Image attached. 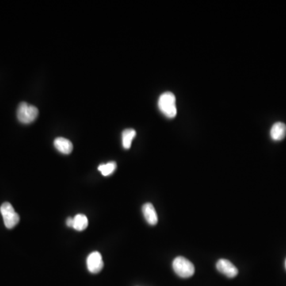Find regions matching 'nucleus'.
Listing matches in <instances>:
<instances>
[{
    "label": "nucleus",
    "instance_id": "obj_9",
    "mask_svg": "<svg viewBox=\"0 0 286 286\" xmlns=\"http://www.w3.org/2000/svg\"><path fill=\"white\" fill-rule=\"evenodd\" d=\"M271 138L274 141H281L286 136V125L284 123H276L271 127Z\"/></svg>",
    "mask_w": 286,
    "mask_h": 286
},
{
    "label": "nucleus",
    "instance_id": "obj_12",
    "mask_svg": "<svg viewBox=\"0 0 286 286\" xmlns=\"http://www.w3.org/2000/svg\"><path fill=\"white\" fill-rule=\"evenodd\" d=\"M117 167V165L115 163V161H111L107 164H102L98 167V170L100 173H102L103 176L104 177H108L110 175L112 174L115 171Z\"/></svg>",
    "mask_w": 286,
    "mask_h": 286
},
{
    "label": "nucleus",
    "instance_id": "obj_6",
    "mask_svg": "<svg viewBox=\"0 0 286 286\" xmlns=\"http://www.w3.org/2000/svg\"><path fill=\"white\" fill-rule=\"evenodd\" d=\"M216 268H217L219 272L223 273L225 276H227L229 278H233L238 275V270L237 267L227 259L221 258L216 263Z\"/></svg>",
    "mask_w": 286,
    "mask_h": 286
},
{
    "label": "nucleus",
    "instance_id": "obj_14",
    "mask_svg": "<svg viewBox=\"0 0 286 286\" xmlns=\"http://www.w3.org/2000/svg\"><path fill=\"white\" fill-rule=\"evenodd\" d=\"M285 268H286V260H285Z\"/></svg>",
    "mask_w": 286,
    "mask_h": 286
},
{
    "label": "nucleus",
    "instance_id": "obj_3",
    "mask_svg": "<svg viewBox=\"0 0 286 286\" xmlns=\"http://www.w3.org/2000/svg\"><path fill=\"white\" fill-rule=\"evenodd\" d=\"M39 116V109L34 105L23 102L19 105L17 110V118L20 123L30 124L33 123Z\"/></svg>",
    "mask_w": 286,
    "mask_h": 286
},
{
    "label": "nucleus",
    "instance_id": "obj_2",
    "mask_svg": "<svg viewBox=\"0 0 286 286\" xmlns=\"http://www.w3.org/2000/svg\"><path fill=\"white\" fill-rule=\"evenodd\" d=\"M173 269L175 273L182 278H188L195 273L194 265L184 257H177L173 261Z\"/></svg>",
    "mask_w": 286,
    "mask_h": 286
},
{
    "label": "nucleus",
    "instance_id": "obj_10",
    "mask_svg": "<svg viewBox=\"0 0 286 286\" xmlns=\"http://www.w3.org/2000/svg\"><path fill=\"white\" fill-rule=\"evenodd\" d=\"M88 226H89V219L86 215L78 214L73 218V228L75 229L77 231H82L85 230Z\"/></svg>",
    "mask_w": 286,
    "mask_h": 286
},
{
    "label": "nucleus",
    "instance_id": "obj_4",
    "mask_svg": "<svg viewBox=\"0 0 286 286\" xmlns=\"http://www.w3.org/2000/svg\"><path fill=\"white\" fill-rule=\"evenodd\" d=\"M0 211L2 214L4 224L7 228H14L18 223H20V215L15 211L13 206L10 203L8 202L4 203L0 207Z\"/></svg>",
    "mask_w": 286,
    "mask_h": 286
},
{
    "label": "nucleus",
    "instance_id": "obj_7",
    "mask_svg": "<svg viewBox=\"0 0 286 286\" xmlns=\"http://www.w3.org/2000/svg\"><path fill=\"white\" fill-rule=\"evenodd\" d=\"M142 213L144 215L145 219L149 224L154 226L158 222V214L156 212L154 205L150 203H146L142 206Z\"/></svg>",
    "mask_w": 286,
    "mask_h": 286
},
{
    "label": "nucleus",
    "instance_id": "obj_11",
    "mask_svg": "<svg viewBox=\"0 0 286 286\" xmlns=\"http://www.w3.org/2000/svg\"><path fill=\"white\" fill-rule=\"evenodd\" d=\"M136 135V131L134 129H127L124 130L122 135L123 148L126 150L131 148V143Z\"/></svg>",
    "mask_w": 286,
    "mask_h": 286
},
{
    "label": "nucleus",
    "instance_id": "obj_13",
    "mask_svg": "<svg viewBox=\"0 0 286 286\" xmlns=\"http://www.w3.org/2000/svg\"><path fill=\"white\" fill-rule=\"evenodd\" d=\"M66 225L67 227H73V218L69 217L66 219Z\"/></svg>",
    "mask_w": 286,
    "mask_h": 286
},
{
    "label": "nucleus",
    "instance_id": "obj_1",
    "mask_svg": "<svg viewBox=\"0 0 286 286\" xmlns=\"http://www.w3.org/2000/svg\"><path fill=\"white\" fill-rule=\"evenodd\" d=\"M158 108L166 117L174 118L177 113L176 97L172 92H164L158 100Z\"/></svg>",
    "mask_w": 286,
    "mask_h": 286
},
{
    "label": "nucleus",
    "instance_id": "obj_8",
    "mask_svg": "<svg viewBox=\"0 0 286 286\" xmlns=\"http://www.w3.org/2000/svg\"><path fill=\"white\" fill-rule=\"evenodd\" d=\"M54 146L60 153L63 154H71L73 151V146L71 141L62 137L57 138L54 140Z\"/></svg>",
    "mask_w": 286,
    "mask_h": 286
},
{
    "label": "nucleus",
    "instance_id": "obj_5",
    "mask_svg": "<svg viewBox=\"0 0 286 286\" xmlns=\"http://www.w3.org/2000/svg\"><path fill=\"white\" fill-rule=\"evenodd\" d=\"M87 267L90 273H100L104 268L102 255L98 251L91 253L87 258Z\"/></svg>",
    "mask_w": 286,
    "mask_h": 286
}]
</instances>
